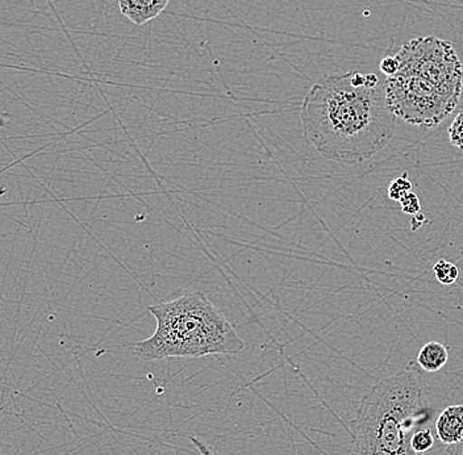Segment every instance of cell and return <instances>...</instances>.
<instances>
[{
  "label": "cell",
  "mask_w": 463,
  "mask_h": 455,
  "mask_svg": "<svg viewBox=\"0 0 463 455\" xmlns=\"http://www.w3.org/2000/svg\"><path fill=\"white\" fill-rule=\"evenodd\" d=\"M0 455H14L11 446L3 441L2 439H0Z\"/></svg>",
  "instance_id": "cell-17"
},
{
  "label": "cell",
  "mask_w": 463,
  "mask_h": 455,
  "mask_svg": "<svg viewBox=\"0 0 463 455\" xmlns=\"http://www.w3.org/2000/svg\"><path fill=\"white\" fill-rule=\"evenodd\" d=\"M395 57L398 71L386 78L391 109L405 123L434 128L461 100L463 66L456 49L436 36L418 37L402 45Z\"/></svg>",
  "instance_id": "cell-2"
},
{
  "label": "cell",
  "mask_w": 463,
  "mask_h": 455,
  "mask_svg": "<svg viewBox=\"0 0 463 455\" xmlns=\"http://www.w3.org/2000/svg\"><path fill=\"white\" fill-rule=\"evenodd\" d=\"M411 445H412L415 453L420 455L428 453L434 446V436L430 429L424 428L416 431L415 434H413Z\"/></svg>",
  "instance_id": "cell-9"
},
{
  "label": "cell",
  "mask_w": 463,
  "mask_h": 455,
  "mask_svg": "<svg viewBox=\"0 0 463 455\" xmlns=\"http://www.w3.org/2000/svg\"><path fill=\"white\" fill-rule=\"evenodd\" d=\"M399 203H401L402 211L405 214H410V216H415V214L420 213V211H421V203H420L419 196L416 194H408Z\"/></svg>",
  "instance_id": "cell-12"
},
{
  "label": "cell",
  "mask_w": 463,
  "mask_h": 455,
  "mask_svg": "<svg viewBox=\"0 0 463 455\" xmlns=\"http://www.w3.org/2000/svg\"><path fill=\"white\" fill-rule=\"evenodd\" d=\"M448 133L451 145L463 149V111L454 118L453 123L449 127Z\"/></svg>",
  "instance_id": "cell-11"
},
{
  "label": "cell",
  "mask_w": 463,
  "mask_h": 455,
  "mask_svg": "<svg viewBox=\"0 0 463 455\" xmlns=\"http://www.w3.org/2000/svg\"><path fill=\"white\" fill-rule=\"evenodd\" d=\"M449 350L441 342H427L418 355V365L427 373H437L448 364Z\"/></svg>",
  "instance_id": "cell-7"
},
{
  "label": "cell",
  "mask_w": 463,
  "mask_h": 455,
  "mask_svg": "<svg viewBox=\"0 0 463 455\" xmlns=\"http://www.w3.org/2000/svg\"><path fill=\"white\" fill-rule=\"evenodd\" d=\"M410 193H412V182L408 179L407 173L391 182L389 185V198L396 200V202H401Z\"/></svg>",
  "instance_id": "cell-10"
},
{
  "label": "cell",
  "mask_w": 463,
  "mask_h": 455,
  "mask_svg": "<svg viewBox=\"0 0 463 455\" xmlns=\"http://www.w3.org/2000/svg\"><path fill=\"white\" fill-rule=\"evenodd\" d=\"M433 272L436 280L445 286L453 285L459 277L458 268L448 260H439L433 266Z\"/></svg>",
  "instance_id": "cell-8"
},
{
  "label": "cell",
  "mask_w": 463,
  "mask_h": 455,
  "mask_svg": "<svg viewBox=\"0 0 463 455\" xmlns=\"http://www.w3.org/2000/svg\"><path fill=\"white\" fill-rule=\"evenodd\" d=\"M418 370L407 369L376 382L350 422L357 455H420L412 449L416 428L430 420Z\"/></svg>",
  "instance_id": "cell-4"
},
{
  "label": "cell",
  "mask_w": 463,
  "mask_h": 455,
  "mask_svg": "<svg viewBox=\"0 0 463 455\" xmlns=\"http://www.w3.org/2000/svg\"><path fill=\"white\" fill-rule=\"evenodd\" d=\"M447 453L449 455H463V442L458 445L448 446Z\"/></svg>",
  "instance_id": "cell-15"
},
{
  "label": "cell",
  "mask_w": 463,
  "mask_h": 455,
  "mask_svg": "<svg viewBox=\"0 0 463 455\" xmlns=\"http://www.w3.org/2000/svg\"><path fill=\"white\" fill-rule=\"evenodd\" d=\"M436 434L439 441L448 446L463 442V405H450L439 413Z\"/></svg>",
  "instance_id": "cell-5"
},
{
  "label": "cell",
  "mask_w": 463,
  "mask_h": 455,
  "mask_svg": "<svg viewBox=\"0 0 463 455\" xmlns=\"http://www.w3.org/2000/svg\"><path fill=\"white\" fill-rule=\"evenodd\" d=\"M170 0H118L121 14L137 25L155 20L166 10Z\"/></svg>",
  "instance_id": "cell-6"
},
{
  "label": "cell",
  "mask_w": 463,
  "mask_h": 455,
  "mask_svg": "<svg viewBox=\"0 0 463 455\" xmlns=\"http://www.w3.org/2000/svg\"><path fill=\"white\" fill-rule=\"evenodd\" d=\"M190 441L196 449H198L199 454L216 455L215 451L213 450V448L208 446L207 443L203 442L202 440L196 439V437H190Z\"/></svg>",
  "instance_id": "cell-14"
},
{
  "label": "cell",
  "mask_w": 463,
  "mask_h": 455,
  "mask_svg": "<svg viewBox=\"0 0 463 455\" xmlns=\"http://www.w3.org/2000/svg\"><path fill=\"white\" fill-rule=\"evenodd\" d=\"M304 140L338 164H361L384 149L396 130L386 80L374 72L326 75L309 90L300 109Z\"/></svg>",
  "instance_id": "cell-1"
},
{
  "label": "cell",
  "mask_w": 463,
  "mask_h": 455,
  "mask_svg": "<svg viewBox=\"0 0 463 455\" xmlns=\"http://www.w3.org/2000/svg\"><path fill=\"white\" fill-rule=\"evenodd\" d=\"M379 68H381L382 72H383L386 77H391V75H393L396 71H398V60H396L395 56L384 57L383 60L381 61V65H379Z\"/></svg>",
  "instance_id": "cell-13"
},
{
  "label": "cell",
  "mask_w": 463,
  "mask_h": 455,
  "mask_svg": "<svg viewBox=\"0 0 463 455\" xmlns=\"http://www.w3.org/2000/svg\"><path fill=\"white\" fill-rule=\"evenodd\" d=\"M147 311L157 327L149 338L135 345L133 355L143 361L233 355L244 350L245 342L230 320L201 291L162 301Z\"/></svg>",
  "instance_id": "cell-3"
},
{
  "label": "cell",
  "mask_w": 463,
  "mask_h": 455,
  "mask_svg": "<svg viewBox=\"0 0 463 455\" xmlns=\"http://www.w3.org/2000/svg\"><path fill=\"white\" fill-rule=\"evenodd\" d=\"M422 222H424V214H415V217H412V220H411V225H412L413 231L421 227Z\"/></svg>",
  "instance_id": "cell-16"
}]
</instances>
